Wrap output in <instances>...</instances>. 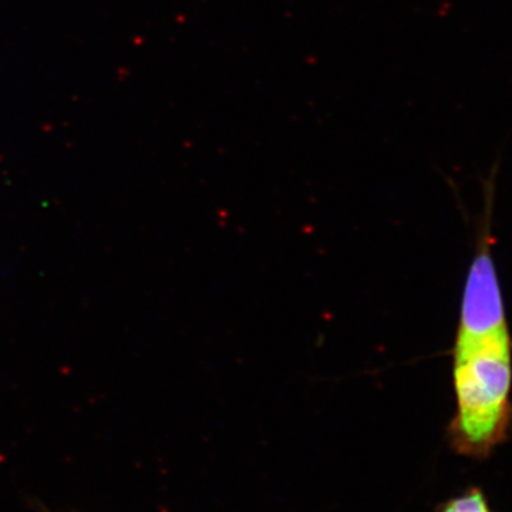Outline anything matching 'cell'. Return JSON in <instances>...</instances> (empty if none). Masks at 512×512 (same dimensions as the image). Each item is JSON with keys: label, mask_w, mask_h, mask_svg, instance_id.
<instances>
[{"label": "cell", "mask_w": 512, "mask_h": 512, "mask_svg": "<svg viewBox=\"0 0 512 512\" xmlns=\"http://www.w3.org/2000/svg\"><path fill=\"white\" fill-rule=\"evenodd\" d=\"M439 512H493L481 488H468L441 505Z\"/></svg>", "instance_id": "cell-3"}, {"label": "cell", "mask_w": 512, "mask_h": 512, "mask_svg": "<svg viewBox=\"0 0 512 512\" xmlns=\"http://www.w3.org/2000/svg\"><path fill=\"white\" fill-rule=\"evenodd\" d=\"M493 197L494 180L491 178L488 181L487 214L478 238L477 252L464 285L457 335H478L510 326L493 255Z\"/></svg>", "instance_id": "cell-2"}, {"label": "cell", "mask_w": 512, "mask_h": 512, "mask_svg": "<svg viewBox=\"0 0 512 512\" xmlns=\"http://www.w3.org/2000/svg\"><path fill=\"white\" fill-rule=\"evenodd\" d=\"M456 416L448 429L460 456L485 460L512 427L510 328L457 335L453 363Z\"/></svg>", "instance_id": "cell-1"}]
</instances>
